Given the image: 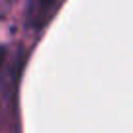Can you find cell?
<instances>
[{
    "mask_svg": "<svg viewBox=\"0 0 133 133\" xmlns=\"http://www.w3.org/2000/svg\"><path fill=\"white\" fill-rule=\"evenodd\" d=\"M65 0H29L25 8V24L33 29H41L55 18Z\"/></svg>",
    "mask_w": 133,
    "mask_h": 133,
    "instance_id": "cell-1",
    "label": "cell"
},
{
    "mask_svg": "<svg viewBox=\"0 0 133 133\" xmlns=\"http://www.w3.org/2000/svg\"><path fill=\"white\" fill-rule=\"evenodd\" d=\"M20 53H10L6 47L0 45V88L6 94H12L20 75Z\"/></svg>",
    "mask_w": 133,
    "mask_h": 133,
    "instance_id": "cell-2",
    "label": "cell"
}]
</instances>
